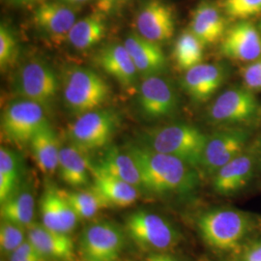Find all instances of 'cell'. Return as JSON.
<instances>
[{"instance_id": "32", "label": "cell", "mask_w": 261, "mask_h": 261, "mask_svg": "<svg viewBox=\"0 0 261 261\" xmlns=\"http://www.w3.org/2000/svg\"><path fill=\"white\" fill-rule=\"evenodd\" d=\"M218 4L228 20L235 22L261 15V0H219Z\"/></svg>"}, {"instance_id": "35", "label": "cell", "mask_w": 261, "mask_h": 261, "mask_svg": "<svg viewBox=\"0 0 261 261\" xmlns=\"http://www.w3.org/2000/svg\"><path fill=\"white\" fill-rule=\"evenodd\" d=\"M243 85L253 93L261 92V57L241 67Z\"/></svg>"}, {"instance_id": "18", "label": "cell", "mask_w": 261, "mask_h": 261, "mask_svg": "<svg viewBox=\"0 0 261 261\" xmlns=\"http://www.w3.org/2000/svg\"><path fill=\"white\" fill-rule=\"evenodd\" d=\"M39 210L42 224L61 233H71L80 220L65 191L56 187H47L45 190L39 202Z\"/></svg>"}, {"instance_id": "23", "label": "cell", "mask_w": 261, "mask_h": 261, "mask_svg": "<svg viewBox=\"0 0 261 261\" xmlns=\"http://www.w3.org/2000/svg\"><path fill=\"white\" fill-rule=\"evenodd\" d=\"M98 63L107 74L125 87H130L138 81L139 72L124 44L103 47L98 56Z\"/></svg>"}, {"instance_id": "34", "label": "cell", "mask_w": 261, "mask_h": 261, "mask_svg": "<svg viewBox=\"0 0 261 261\" xmlns=\"http://www.w3.org/2000/svg\"><path fill=\"white\" fill-rule=\"evenodd\" d=\"M18 43L16 36L6 24L0 27V67L5 71L16 59Z\"/></svg>"}, {"instance_id": "9", "label": "cell", "mask_w": 261, "mask_h": 261, "mask_svg": "<svg viewBox=\"0 0 261 261\" xmlns=\"http://www.w3.org/2000/svg\"><path fill=\"white\" fill-rule=\"evenodd\" d=\"M15 92L47 108L56 100L58 77L50 66L41 60H31L20 68L15 79Z\"/></svg>"}, {"instance_id": "12", "label": "cell", "mask_w": 261, "mask_h": 261, "mask_svg": "<svg viewBox=\"0 0 261 261\" xmlns=\"http://www.w3.org/2000/svg\"><path fill=\"white\" fill-rule=\"evenodd\" d=\"M138 103L140 112L149 119L174 115L179 108V96L172 84L161 75L144 77L140 84Z\"/></svg>"}, {"instance_id": "19", "label": "cell", "mask_w": 261, "mask_h": 261, "mask_svg": "<svg viewBox=\"0 0 261 261\" xmlns=\"http://www.w3.org/2000/svg\"><path fill=\"white\" fill-rule=\"evenodd\" d=\"M227 29L228 19L218 3L205 0L193 10L189 30L205 47L221 43Z\"/></svg>"}, {"instance_id": "17", "label": "cell", "mask_w": 261, "mask_h": 261, "mask_svg": "<svg viewBox=\"0 0 261 261\" xmlns=\"http://www.w3.org/2000/svg\"><path fill=\"white\" fill-rule=\"evenodd\" d=\"M136 22L140 36L156 43L169 40L175 32L174 10L162 0L145 2L138 13Z\"/></svg>"}, {"instance_id": "13", "label": "cell", "mask_w": 261, "mask_h": 261, "mask_svg": "<svg viewBox=\"0 0 261 261\" xmlns=\"http://www.w3.org/2000/svg\"><path fill=\"white\" fill-rule=\"evenodd\" d=\"M254 142L240 155L228 162L213 175V189L221 196H233L251 182L257 169Z\"/></svg>"}, {"instance_id": "24", "label": "cell", "mask_w": 261, "mask_h": 261, "mask_svg": "<svg viewBox=\"0 0 261 261\" xmlns=\"http://www.w3.org/2000/svg\"><path fill=\"white\" fill-rule=\"evenodd\" d=\"M29 145L39 169L46 175H54L58 169L61 148L56 132L48 122L35 133Z\"/></svg>"}, {"instance_id": "27", "label": "cell", "mask_w": 261, "mask_h": 261, "mask_svg": "<svg viewBox=\"0 0 261 261\" xmlns=\"http://www.w3.org/2000/svg\"><path fill=\"white\" fill-rule=\"evenodd\" d=\"M107 25L105 15L97 12L75 21L67 41L79 50L96 46L106 36Z\"/></svg>"}, {"instance_id": "42", "label": "cell", "mask_w": 261, "mask_h": 261, "mask_svg": "<svg viewBox=\"0 0 261 261\" xmlns=\"http://www.w3.org/2000/svg\"><path fill=\"white\" fill-rule=\"evenodd\" d=\"M61 1H63V2H65V3H68V4H70V5H79V4H84L85 2H87V1H89V0H61Z\"/></svg>"}, {"instance_id": "38", "label": "cell", "mask_w": 261, "mask_h": 261, "mask_svg": "<svg viewBox=\"0 0 261 261\" xmlns=\"http://www.w3.org/2000/svg\"><path fill=\"white\" fill-rule=\"evenodd\" d=\"M142 261H178L174 256L165 253V252H157L153 253Z\"/></svg>"}, {"instance_id": "30", "label": "cell", "mask_w": 261, "mask_h": 261, "mask_svg": "<svg viewBox=\"0 0 261 261\" xmlns=\"http://www.w3.org/2000/svg\"><path fill=\"white\" fill-rule=\"evenodd\" d=\"M203 43L189 29L184 30L178 36L172 56L176 66L181 71H188L193 67L201 64L204 56Z\"/></svg>"}, {"instance_id": "33", "label": "cell", "mask_w": 261, "mask_h": 261, "mask_svg": "<svg viewBox=\"0 0 261 261\" xmlns=\"http://www.w3.org/2000/svg\"><path fill=\"white\" fill-rule=\"evenodd\" d=\"M24 227L19 224L2 220L0 225V249L1 252L10 255L24 242Z\"/></svg>"}, {"instance_id": "28", "label": "cell", "mask_w": 261, "mask_h": 261, "mask_svg": "<svg viewBox=\"0 0 261 261\" xmlns=\"http://www.w3.org/2000/svg\"><path fill=\"white\" fill-rule=\"evenodd\" d=\"M35 212L34 196L28 188H19L8 199L1 203L0 214L2 220L29 227L33 224Z\"/></svg>"}, {"instance_id": "41", "label": "cell", "mask_w": 261, "mask_h": 261, "mask_svg": "<svg viewBox=\"0 0 261 261\" xmlns=\"http://www.w3.org/2000/svg\"><path fill=\"white\" fill-rule=\"evenodd\" d=\"M9 261H47L46 259H37V258H28V257H22L16 255L14 253L10 254Z\"/></svg>"}, {"instance_id": "36", "label": "cell", "mask_w": 261, "mask_h": 261, "mask_svg": "<svg viewBox=\"0 0 261 261\" xmlns=\"http://www.w3.org/2000/svg\"><path fill=\"white\" fill-rule=\"evenodd\" d=\"M238 261H261V236L249 239L238 252Z\"/></svg>"}, {"instance_id": "11", "label": "cell", "mask_w": 261, "mask_h": 261, "mask_svg": "<svg viewBox=\"0 0 261 261\" xmlns=\"http://www.w3.org/2000/svg\"><path fill=\"white\" fill-rule=\"evenodd\" d=\"M125 245V233L112 222L87 225L81 235L80 250L85 261H115Z\"/></svg>"}, {"instance_id": "14", "label": "cell", "mask_w": 261, "mask_h": 261, "mask_svg": "<svg viewBox=\"0 0 261 261\" xmlns=\"http://www.w3.org/2000/svg\"><path fill=\"white\" fill-rule=\"evenodd\" d=\"M220 53L241 63H251L261 57V32L250 20L236 21L221 41Z\"/></svg>"}, {"instance_id": "22", "label": "cell", "mask_w": 261, "mask_h": 261, "mask_svg": "<svg viewBox=\"0 0 261 261\" xmlns=\"http://www.w3.org/2000/svg\"><path fill=\"white\" fill-rule=\"evenodd\" d=\"M91 174L93 176L92 188L111 207L126 208L139 199L140 189L130 183L97 170L92 166Z\"/></svg>"}, {"instance_id": "29", "label": "cell", "mask_w": 261, "mask_h": 261, "mask_svg": "<svg viewBox=\"0 0 261 261\" xmlns=\"http://www.w3.org/2000/svg\"><path fill=\"white\" fill-rule=\"evenodd\" d=\"M22 162L19 154L7 147L0 148V202L3 203L19 189Z\"/></svg>"}, {"instance_id": "16", "label": "cell", "mask_w": 261, "mask_h": 261, "mask_svg": "<svg viewBox=\"0 0 261 261\" xmlns=\"http://www.w3.org/2000/svg\"><path fill=\"white\" fill-rule=\"evenodd\" d=\"M33 20L53 43L59 45L67 41L76 15L73 6L63 1H45L34 10Z\"/></svg>"}, {"instance_id": "10", "label": "cell", "mask_w": 261, "mask_h": 261, "mask_svg": "<svg viewBox=\"0 0 261 261\" xmlns=\"http://www.w3.org/2000/svg\"><path fill=\"white\" fill-rule=\"evenodd\" d=\"M252 130L246 128H221L208 137L200 168L215 173L251 145Z\"/></svg>"}, {"instance_id": "37", "label": "cell", "mask_w": 261, "mask_h": 261, "mask_svg": "<svg viewBox=\"0 0 261 261\" xmlns=\"http://www.w3.org/2000/svg\"><path fill=\"white\" fill-rule=\"evenodd\" d=\"M123 0H96L97 12L103 15H111L117 9Z\"/></svg>"}, {"instance_id": "40", "label": "cell", "mask_w": 261, "mask_h": 261, "mask_svg": "<svg viewBox=\"0 0 261 261\" xmlns=\"http://www.w3.org/2000/svg\"><path fill=\"white\" fill-rule=\"evenodd\" d=\"M256 148V156H257V168L261 170V138L254 141Z\"/></svg>"}, {"instance_id": "3", "label": "cell", "mask_w": 261, "mask_h": 261, "mask_svg": "<svg viewBox=\"0 0 261 261\" xmlns=\"http://www.w3.org/2000/svg\"><path fill=\"white\" fill-rule=\"evenodd\" d=\"M208 137L192 124L173 123L146 130L141 143L197 168L201 166Z\"/></svg>"}, {"instance_id": "1", "label": "cell", "mask_w": 261, "mask_h": 261, "mask_svg": "<svg viewBox=\"0 0 261 261\" xmlns=\"http://www.w3.org/2000/svg\"><path fill=\"white\" fill-rule=\"evenodd\" d=\"M135 160L142 189L158 196H185L199 185L196 168L182 160L151 149L143 143L128 145L126 150Z\"/></svg>"}, {"instance_id": "26", "label": "cell", "mask_w": 261, "mask_h": 261, "mask_svg": "<svg viewBox=\"0 0 261 261\" xmlns=\"http://www.w3.org/2000/svg\"><path fill=\"white\" fill-rule=\"evenodd\" d=\"M84 154V152L73 144L61 147L58 172L60 178L67 185L73 188H82L88 184L91 165H89Z\"/></svg>"}, {"instance_id": "25", "label": "cell", "mask_w": 261, "mask_h": 261, "mask_svg": "<svg viewBox=\"0 0 261 261\" xmlns=\"http://www.w3.org/2000/svg\"><path fill=\"white\" fill-rule=\"evenodd\" d=\"M92 168L142 189L139 168L127 151L123 152L116 147H111L107 150L103 158L97 165L92 166Z\"/></svg>"}, {"instance_id": "44", "label": "cell", "mask_w": 261, "mask_h": 261, "mask_svg": "<svg viewBox=\"0 0 261 261\" xmlns=\"http://www.w3.org/2000/svg\"><path fill=\"white\" fill-rule=\"evenodd\" d=\"M1 261H3V260H1Z\"/></svg>"}, {"instance_id": "31", "label": "cell", "mask_w": 261, "mask_h": 261, "mask_svg": "<svg viewBox=\"0 0 261 261\" xmlns=\"http://www.w3.org/2000/svg\"><path fill=\"white\" fill-rule=\"evenodd\" d=\"M66 196L80 220L91 219L101 210L111 207L92 187L80 192H66Z\"/></svg>"}, {"instance_id": "39", "label": "cell", "mask_w": 261, "mask_h": 261, "mask_svg": "<svg viewBox=\"0 0 261 261\" xmlns=\"http://www.w3.org/2000/svg\"><path fill=\"white\" fill-rule=\"evenodd\" d=\"M10 3L17 5H27V4H34V3H43L45 0H9Z\"/></svg>"}, {"instance_id": "7", "label": "cell", "mask_w": 261, "mask_h": 261, "mask_svg": "<svg viewBox=\"0 0 261 261\" xmlns=\"http://www.w3.org/2000/svg\"><path fill=\"white\" fill-rule=\"evenodd\" d=\"M119 117L112 110L98 109L77 116L68 129L72 144L84 153L108 145L118 127Z\"/></svg>"}, {"instance_id": "43", "label": "cell", "mask_w": 261, "mask_h": 261, "mask_svg": "<svg viewBox=\"0 0 261 261\" xmlns=\"http://www.w3.org/2000/svg\"><path fill=\"white\" fill-rule=\"evenodd\" d=\"M257 28H258L259 31L261 32V19L260 20H259V22H258V24H257Z\"/></svg>"}, {"instance_id": "15", "label": "cell", "mask_w": 261, "mask_h": 261, "mask_svg": "<svg viewBox=\"0 0 261 261\" xmlns=\"http://www.w3.org/2000/svg\"><path fill=\"white\" fill-rule=\"evenodd\" d=\"M229 76L224 63H201L185 72L181 80L183 90L196 103L207 102Z\"/></svg>"}, {"instance_id": "5", "label": "cell", "mask_w": 261, "mask_h": 261, "mask_svg": "<svg viewBox=\"0 0 261 261\" xmlns=\"http://www.w3.org/2000/svg\"><path fill=\"white\" fill-rule=\"evenodd\" d=\"M62 94L66 108L75 115L101 109L111 88L101 75L84 67H71L63 73Z\"/></svg>"}, {"instance_id": "4", "label": "cell", "mask_w": 261, "mask_h": 261, "mask_svg": "<svg viewBox=\"0 0 261 261\" xmlns=\"http://www.w3.org/2000/svg\"><path fill=\"white\" fill-rule=\"evenodd\" d=\"M207 120L221 128L253 130L261 125L260 101L243 84L230 86L209 106Z\"/></svg>"}, {"instance_id": "8", "label": "cell", "mask_w": 261, "mask_h": 261, "mask_svg": "<svg viewBox=\"0 0 261 261\" xmlns=\"http://www.w3.org/2000/svg\"><path fill=\"white\" fill-rule=\"evenodd\" d=\"M46 108L28 99L19 98L8 103L1 114V133L18 145L29 143L43 125L47 123Z\"/></svg>"}, {"instance_id": "21", "label": "cell", "mask_w": 261, "mask_h": 261, "mask_svg": "<svg viewBox=\"0 0 261 261\" xmlns=\"http://www.w3.org/2000/svg\"><path fill=\"white\" fill-rule=\"evenodd\" d=\"M28 239L46 259L71 261L75 257V246L69 234L50 230L43 224H31Z\"/></svg>"}, {"instance_id": "2", "label": "cell", "mask_w": 261, "mask_h": 261, "mask_svg": "<svg viewBox=\"0 0 261 261\" xmlns=\"http://www.w3.org/2000/svg\"><path fill=\"white\" fill-rule=\"evenodd\" d=\"M260 224L259 218L234 208L208 210L196 221L202 240L221 252H239Z\"/></svg>"}, {"instance_id": "6", "label": "cell", "mask_w": 261, "mask_h": 261, "mask_svg": "<svg viewBox=\"0 0 261 261\" xmlns=\"http://www.w3.org/2000/svg\"><path fill=\"white\" fill-rule=\"evenodd\" d=\"M125 229L140 248L155 252H168L180 241V234L172 224L146 210L130 213L126 218Z\"/></svg>"}, {"instance_id": "20", "label": "cell", "mask_w": 261, "mask_h": 261, "mask_svg": "<svg viewBox=\"0 0 261 261\" xmlns=\"http://www.w3.org/2000/svg\"><path fill=\"white\" fill-rule=\"evenodd\" d=\"M124 46L129 51L139 75L143 79L166 72L167 57L158 43L147 40L138 33L126 38Z\"/></svg>"}]
</instances>
